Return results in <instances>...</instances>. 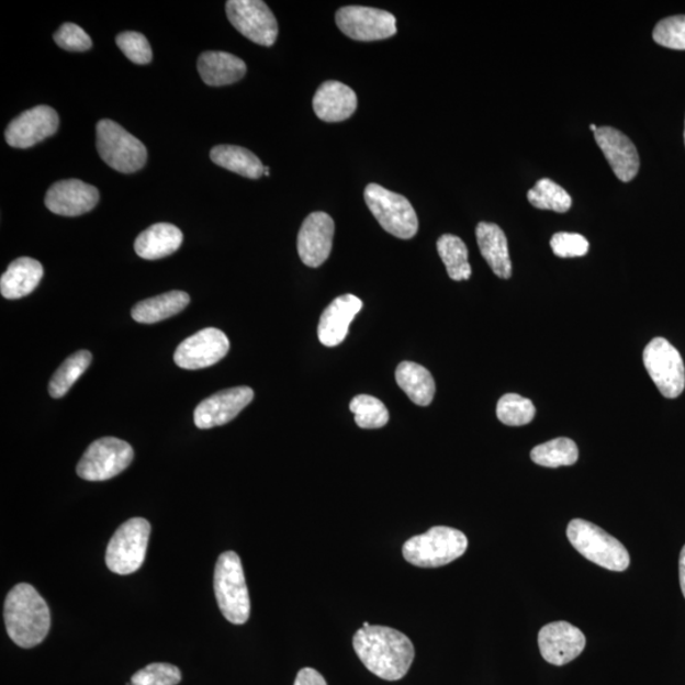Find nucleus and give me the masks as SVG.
Returning a JSON list of instances; mask_svg holds the SVG:
<instances>
[{
	"instance_id": "1",
	"label": "nucleus",
	"mask_w": 685,
	"mask_h": 685,
	"mask_svg": "<svg viewBox=\"0 0 685 685\" xmlns=\"http://www.w3.org/2000/svg\"><path fill=\"white\" fill-rule=\"evenodd\" d=\"M353 648L372 674L389 682L403 680L415 656L411 639L385 626L360 628L355 635Z\"/></svg>"
},
{
	"instance_id": "2",
	"label": "nucleus",
	"mask_w": 685,
	"mask_h": 685,
	"mask_svg": "<svg viewBox=\"0 0 685 685\" xmlns=\"http://www.w3.org/2000/svg\"><path fill=\"white\" fill-rule=\"evenodd\" d=\"M4 622L7 633L15 645L35 648L50 631V609L34 586L19 584L7 595Z\"/></svg>"
},
{
	"instance_id": "3",
	"label": "nucleus",
	"mask_w": 685,
	"mask_h": 685,
	"mask_svg": "<svg viewBox=\"0 0 685 685\" xmlns=\"http://www.w3.org/2000/svg\"><path fill=\"white\" fill-rule=\"evenodd\" d=\"M214 589L220 610L228 622L244 625L250 616L246 575L238 553L226 551L216 562Z\"/></svg>"
},
{
	"instance_id": "4",
	"label": "nucleus",
	"mask_w": 685,
	"mask_h": 685,
	"mask_svg": "<svg viewBox=\"0 0 685 685\" xmlns=\"http://www.w3.org/2000/svg\"><path fill=\"white\" fill-rule=\"evenodd\" d=\"M468 546V537L459 529L437 526L407 540L403 546V554L412 565L439 568L461 558Z\"/></svg>"
},
{
	"instance_id": "5",
	"label": "nucleus",
	"mask_w": 685,
	"mask_h": 685,
	"mask_svg": "<svg viewBox=\"0 0 685 685\" xmlns=\"http://www.w3.org/2000/svg\"><path fill=\"white\" fill-rule=\"evenodd\" d=\"M566 535L573 548L594 564L618 573L630 566V553L625 546L591 521L571 520Z\"/></svg>"
},
{
	"instance_id": "6",
	"label": "nucleus",
	"mask_w": 685,
	"mask_h": 685,
	"mask_svg": "<svg viewBox=\"0 0 685 685\" xmlns=\"http://www.w3.org/2000/svg\"><path fill=\"white\" fill-rule=\"evenodd\" d=\"M364 201L383 231L404 240L417 235L419 228L417 212L404 195L371 183L366 187Z\"/></svg>"
},
{
	"instance_id": "7",
	"label": "nucleus",
	"mask_w": 685,
	"mask_h": 685,
	"mask_svg": "<svg viewBox=\"0 0 685 685\" xmlns=\"http://www.w3.org/2000/svg\"><path fill=\"white\" fill-rule=\"evenodd\" d=\"M97 149L103 161L121 173L141 170L148 159L145 145L111 120L98 122Z\"/></svg>"
},
{
	"instance_id": "8",
	"label": "nucleus",
	"mask_w": 685,
	"mask_h": 685,
	"mask_svg": "<svg viewBox=\"0 0 685 685\" xmlns=\"http://www.w3.org/2000/svg\"><path fill=\"white\" fill-rule=\"evenodd\" d=\"M151 527L144 518H133L120 526L105 551V564L114 574L130 575L144 564Z\"/></svg>"
},
{
	"instance_id": "9",
	"label": "nucleus",
	"mask_w": 685,
	"mask_h": 685,
	"mask_svg": "<svg viewBox=\"0 0 685 685\" xmlns=\"http://www.w3.org/2000/svg\"><path fill=\"white\" fill-rule=\"evenodd\" d=\"M134 460V450L125 440L104 437L87 448L77 474L87 481H105L124 472Z\"/></svg>"
},
{
	"instance_id": "10",
	"label": "nucleus",
	"mask_w": 685,
	"mask_h": 685,
	"mask_svg": "<svg viewBox=\"0 0 685 685\" xmlns=\"http://www.w3.org/2000/svg\"><path fill=\"white\" fill-rule=\"evenodd\" d=\"M643 364L663 396L675 398L682 395L685 388L683 358L671 341L652 339L643 350Z\"/></svg>"
},
{
	"instance_id": "11",
	"label": "nucleus",
	"mask_w": 685,
	"mask_h": 685,
	"mask_svg": "<svg viewBox=\"0 0 685 685\" xmlns=\"http://www.w3.org/2000/svg\"><path fill=\"white\" fill-rule=\"evenodd\" d=\"M226 14L233 26L255 44L272 46L279 36V23L262 0H228Z\"/></svg>"
},
{
	"instance_id": "12",
	"label": "nucleus",
	"mask_w": 685,
	"mask_h": 685,
	"mask_svg": "<svg viewBox=\"0 0 685 685\" xmlns=\"http://www.w3.org/2000/svg\"><path fill=\"white\" fill-rule=\"evenodd\" d=\"M337 26L349 38L379 41L396 35V19L390 12L378 8L348 5L336 15Z\"/></svg>"
},
{
	"instance_id": "13",
	"label": "nucleus",
	"mask_w": 685,
	"mask_h": 685,
	"mask_svg": "<svg viewBox=\"0 0 685 685\" xmlns=\"http://www.w3.org/2000/svg\"><path fill=\"white\" fill-rule=\"evenodd\" d=\"M231 349L226 334L216 328L202 329L178 346L175 362L183 370L207 369L222 361Z\"/></svg>"
},
{
	"instance_id": "14",
	"label": "nucleus",
	"mask_w": 685,
	"mask_h": 685,
	"mask_svg": "<svg viewBox=\"0 0 685 685\" xmlns=\"http://www.w3.org/2000/svg\"><path fill=\"white\" fill-rule=\"evenodd\" d=\"M255 398V391L248 386L220 391L201 402L194 411V424L200 429L224 426L238 417Z\"/></svg>"
},
{
	"instance_id": "15",
	"label": "nucleus",
	"mask_w": 685,
	"mask_h": 685,
	"mask_svg": "<svg viewBox=\"0 0 685 685\" xmlns=\"http://www.w3.org/2000/svg\"><path fill=\"white\" fill-rule=\"evenodd\" d=\"M59 128V116L48 105L24 111L5 130V141L12 148L27 149L46 137L53 136Z\"/></svg>"
},
{
	"instance_id": "16",
	"label": "nucleus",
	"mask_w": 685,
	"mask_h": 685,
	"mask_svg": "<svg viewBox=\"0 0 685 685\" xmlns=\"http://www.w3.org/2000/svg\"><path fill=\"white\" fill-rule=\"evenodd\" d=\"M586 645L584 633L577 627L565 622H552L538 633V647L546 662L566 665L582 654Z\"/></svg>"
},
{
	"instance_id": "17",
	"label": "nucleus",
	"mask_w": 685,
	"mask_h": 685,
	"mask_svg": "<svg viewBox=\"0 0 685 685\" xmlns=\"http://www.w3.org/2000/svg\"><path fill=\"white\" fill-rule=\"evenodd\" d=\"M333 218L326 212L316 211L305 218L297 238V251L307 267L317 268L329 258L334 236Z\"/></svg>"
},
{
	"instance_id": "18",
	"label": "nucleus",
	"mask_w": 685,
	"mask_h": 685,
	"mask_svg": "<svg viewBox=\"0 0 685 685\" xmlns=\"http://www.w3.org/2000/svg\"><path fill=\"white\" fill-rule=\"evenodd\" d=\"M594 136L619 181L631 182L639 173L640 157L630 138L609 126L598 127Z\"/></svg>"
},
{
	"instance_id": "19",
	"label": "nucleus",
	"mask_w": 685,
	"mask_h": 685,
	"mask_svg": "<svg viewBox=\"0 0 685 685\" xmlns=\"http://www.w3.org/2000/svg\"><path fill=\"white\" fill-rule=\"evenodd\" d=\"M98 201L100 192L96 187L79 179H67L52 186L46 193L45 205L56 215L75 217L92 211Z\"/></svg>"
},
{
	"instance_id": "20",
	"label": "nucleus",
	"mask_w": 685,
	"mask_h": 685,
	"mask_svg": "<svg viewBox=\"0 0 685 685\" xmlns=\"http://www.w3.org/2000/svg\"><path fill=\"white\" fill-rule=\"evenodd\" d=\"M363 303L355 295H343L324 310L317 336L325 347H337L348 336L349 325L361 312Z\"/></svg>"
},
{
	"instance_id": "21",
	"label": "nucleus",
	"mask_w": 685,
	"mask_h": 685,
	"mask_svg": "<svg viewBox=\"0 0 685 685\" xmlns=\"http://www.w3.org/2000/svg\"><path fill=\"white\" fill-rule=\"evenodd\" d=\"M357 104L355 91L336 80L325 81L317 89L313 101L316 116L325 122L348 120L356 112Z\"/></svg>"
},
{
	"instance_id": "22",
	"label": "nucleus",
	"mask_w": 685,
	"mask_h": 685,
	"mask_svg": "<svg viewBox=\"0 0 685 685\" xmlns=\"http://www.w3.org/2000/svg\"><path fill=\"white\" fill-rule=\"evenodd\" d=\"M44 277V267L36 259L13 260L0 279V292L7 300H19L34 292Z\"/></svg>"
},
{
	"instance_id": "23",
	"label": "nucleus",
	"mask_w": 685,
	"mask_h": 685,
	"mask_svg": "<svg viewBox=\"0 0 685 685\" xmlns=\"http://www.w3.org/2000/svg\"><path fill=\"white\" fill-rule=\"evenodd\" d=\"M198 68L210 87L234 85L247 75V65L238 56L223 52H207L200 56Z\"/></svg>"
},
{
	"instance_id": "24",
	"label": "nucleus",
	"mask_w": 685,
	"mask_h": 685,
	"mask_svg": "<svg viewBox=\"0 0 685 685\" xmlns=\"http://www.w3.org/2000/svg\"><path fill=\"white\" fill-rule=\"evenodd\" d=\"M476 239L481 255L493 272L503 280L510 279L512 260L508 240L502 228L496 224L480 223L476 227Z\"/></svg>"
},
{
	"instance_id": "25",
	"label": "nucleus",
	"mask_w": 685,
	"mask_h": 685,
	"mask_svg": "<svg viewBox=\"0 0 685 685\" xmlns=\"http://www.w3.org/2000/svg\"><path fill=\"white\" fill-rule=\"evenodd\" d=\"M182 242L183 234L177 226L159 223L137 236L135 251L143 259L157 260L173 255L181 248Z\"/></svg>"
},
{
	"instance_id": "26",
	"label": "nucleus",
	"mask_w": 685,
	"mask_h": 685,
	"mask_svg": "<svg viewBox=\"0 0 685 685\" xmlns=\"http://www.w3.org/2000/svg\"><path fill=\"white\" fill-rule=\"evenodd\" d=\"M191 297L183 291H170L146 299L132 310L133 319L142 324H155L175 316L189 306Z\"/></svg>"
},
{
	"instance_id": "27",
	"label": "nucleus",
	"mask_w": 685,
	"mask_h": 685,
	"mask_svg": "<svg viewBox=\"0 0 685 685\" xmlns=\"http://www.w3.org/2000/svg\"><path fill=\"white\" fill-rule=\"evenodd\" d=\"M395 379L400 389L414 404L428 406L434 402L436 382L426 367L409 361L402 362L397 366Z\"/></svg>"
},
{
	"instance_id": "28",
	"label": "nucleus",
	"mask_w": 685,
	"mask_h": 685,
	"mask_svg": "<svg viewBox=\"0 0 685 685\" xmlns=\"http://www.w3.org/2000/svg\"><path fill=\"white\" fill-rule=\"evenodd\" d=\"M210 158L218 167L234 171V173L259 179L265 175V167L256 154L242 146L218 145L210 153Z\"/></svg>"
},
{
	"instance_id": "29",
	"label": "nucleus",
	"mask_w": 685,
	"mask_h": 685,
	"mask_svg": "<svg viewBox=\"0 0 685 685\" xmlns=\"http://www.w3.org/2000/svg\"><path fill=\"white\" fill-rule=\"evenodd\" d=\"M437 249L451 280L468 281L470 279L472 268L469 263V250L459 236L451 234L440 236Z\"/></svg>"
},
{
	"instance_id": "30",
	"label": "nucleus",
	"mask_w": 685,
	"mask_h": 685,
	"mask_svg": "<svg viewBox=\"0 0 685 685\" xmlns=\"http://www.w3.org/2000/svg\"><path fill=\"white\" fill-rule=\"evenodd\" d=\"M531 459L543 468L573 467L579 460V450L573 439L562 437L535 447Z\"/></svg>"
},
{
	"instance_id": "31",
	"label": "nucleus",
	"mask_w": 685,
	"mask_h": 685,
	"mask_svg": "<svg viewBox=\"0 0 685 685\" xmlns=\"http://www.w3.org/2000/svg\"><path fill=\"white\" fill-rule=\"evenodd\" d=\"M91 362L92 355L88 350H79V352L71 355L54 373L50 383H48V393L54 398L67 395Z\"/></svg>"
},
{
	"instance_id": "32",
	"label": "nucleus",
	"mask_w": 685,
	"mask_h": 685,
	"mask_svg": "<svg viewBox=\"0 0 685 685\" xmlns=\"http://www.w3.org/2000/svg\"><path fill=\"white\" fill-rule=\"evenodd\" d=\"M527 199L531 205L540 210H551L564 214L573 205L571 195L549 178H542L534 189L528 191Z\"/></svg>"
},
{
	"instance_id": "33",
	"label": "nucleus",
	"mask_w": 685,
	"mask_h": 685,
	"mask_svg": "<svg viewBox=\"0 0 685 685\" xmlns=\"http://www.w3.org/2000/svg\"><path fill=\"white\" fill-rule=\"evenodd\" d=\"M349 407L355 414L357 426L362 429L385 427L390 419L388 407L374 396L358 395L350 402Z\"/></svg>"
},
{
	"instance_id": "34",
	"label": "nucleus",
	"mask_w": 685,
	"mask_h": 685,
	"mask_svg": "<svg viewBox=\"0 0 685 685\" xmlns=\"http://www.w3.org/2000/svg\"><path fill=\"white\" fill-rule=\"evenodd\" d=\"M496 415L505 426L521 427L534 420L536 407L529 398L518 394H507L497 403Z\"/></svg>"
},
{
	"instance_id": "35",
	"label": "nucleus",
	"mask_w": 685,
	"mask_h": 685,
	"mask_svg": "<svg viewBox=\"0 0 685 685\" xmlns=\"http://www.w3.org/2000/svg\"><path fill=\"white\" fill-rule=\"evenodd\" d=\"M652 37L660 46L685 50V15H673L660 21L652 32Z\"/></svg>"
},
{
	"instance_id": "36",
	"label": "nucleus",
	"mask_w": 685,
	"mask_h": 685,
	"mask_svg": "<svg viewBox=\"0 0 685 685\" xmlns=\"http://www.w3.org/2000/svg\"><path fill=\"white\" fill-rule=\"evenodd\" d=\"M181 671L168 663H153L133 675V685H177L181 683Z\"/></svg>"
},
{
	"instance_id": "37",
	"label": "nucleus",
	"mask_w": 685,
	"mask_h": 685,
	"mask_svg": "<svg viewBox=\"0 0 685 685\" xmlns=\"http://www.w3.org/2000/svg\"><path fill=\"white\" fill-rule=\"evenodd\" d=\"M116 44L120 50L138 65L149 64L153 59V52L149 41L138 32H124L116 37Z\"/></svg>"
},
{
	"instance_id": "38",
	"label": "nucleus",
	"mask_w": 685,
	"mask_h": 685,
	"mask_svg": "<svg viewBox=\"0 0 685 685\" xmlns=\"http://www.w3.org/2000/svg\"><path fill=\"white\" fill-rule=\"evenodd\" d=\"M551 248L560 258L584 257L589 251V242L581 234L558 233L552 236Z\"/></svg>"
},
{
	"instance_id": "39",
	"label": "nucleus",
	"mask_w": 685,
	"mask_h": 685,
	"mask_svg": "<svg viewBox=\"0 0 685 685\" xmlns=\"http://www.w3.org/2000/svg\"><path fill=\"white\" fill-rule=\"evenodd\" d=\"M54 41L64 50L68 52H87L92 47L91 37L75 23H64L54 35Z\"/></svg>"
},
{
	"instance_id": "40",
	"label": "nucleus",
	"mask_w": 685,
	"mask_h": 685,
	"mask_svg": "<svg viewBox=\"0 0 685 685\" xmlns=\"http://www.w3.org/2000/svg\"><path fill=\"white\" fill-rule=\"evenodd\" d=\"M293 685H328L324 676L316 672L313 667H304L297 673L295 684Z\"/></svg>"
},
{
	"instance_id": "41",
	"label": "nucleus",
	"mask_w": 685,
	"mask_h": 685,
	"mask_svg": "<svg viewBox=\"0 0 685 685\" xmlns=\"http://www.w3.org/2000/svg\"><path fill=\"white\" fill-rule=\"evenodd\" d=\"M680 581H681L682 593L685 598V544L681 552V558H680Z\"/></svg>"
},
{
	"instance_id": "42",
	"label": "nucleus",
	"mask_w": 685,
	"mask_h": 685,
	"mask_svg": "<svg viewBox=\"0 0 685 685\" xmlns=\"http://www.w3.org/2000/svg\"><path fill=\"white\" fill-rule=\"evenodd\" d=\"M591 130H592L593 133H595V132H597L598 127L592 124L591 125Z\"/></svg>"
},
{
	"instance_id": "43",
	"label": "nucleus",
	"mask_w": 685,
	"mask_h": 685,
	"mask_svg": "<svg viewBox=\"0 0 685 685\" xmlns=\"http://www.w3.org/2000/svg\"><path fill=\"white\" fill-rule=\"evenodd\" d=\"M265 176H269V169H268V167H265Z\"/></svg>"
},
{
	"instance_id": "44",
	"label": "nucleus",
	"mask_w": 685,
	"mask_h": 685,
	"mask_svg": "<svg viewBox=\"0 0 685 685\" xmlns=\"http://www.w3.org/2000/svg\"><path fill=\"white\" fill-rule=\"evenodd\" d=\"M363 627H370V624L369 622H364Z\"/></svg>"
},
{
	"instance_id": "45",
	"label": "nucleus",
	"mask_w": 685,
	"mask_h": 685,
	"mask_svg": "<svg viewBox=\"0 0 685 685\" xmlns=\"http://www.w3.org/2000/svg\"><path fill=\"white\" fill-rule=\"evenodd\" d=\"M684 142H685V128H684Z\"/></svg>"
}]
</instances>
